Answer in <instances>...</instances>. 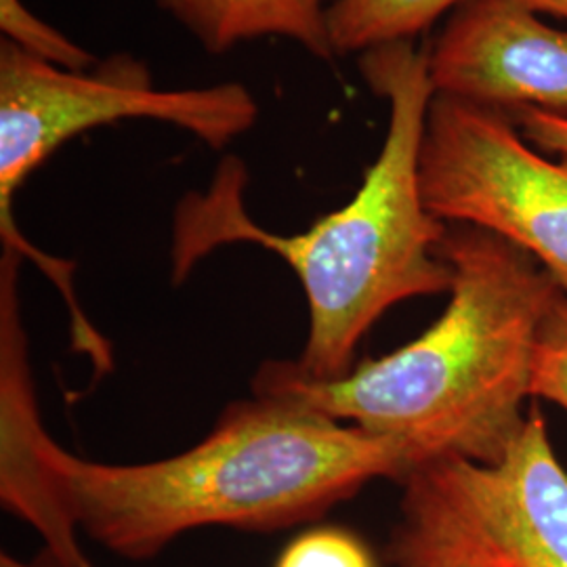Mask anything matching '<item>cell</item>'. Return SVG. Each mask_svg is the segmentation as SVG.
<instances>
[{"mask_svg":"<svg viewBox=\"0 0 567 567\" xmlns=\"http://www.w3.org/2000/svg\"><path fill=\"white\" fill-rule=\"evenodd\" d=\"M423 461L400 440L259 395L227 405L182 454L137 465L86 461L42 425L21 309H0V498L39 532L53 566L95 567L79 532L147 561L200 527L311 524L372 480L402 482Z\"/></svg>","mask_w":567,"mask_h":567,"instance_id":"cell-1","label":"cell"},{"mask_svg":"<svg viewBox=\"0 0 567 567\" xmlns=\"http://www.w3.org/2000/svg\"><path fill=\"white\" fill-rule=\"evenodd\" d=\"M360 72L389 103V126L360 189L339 210L303 234H274L248 215L246 166L227 156L208 187L185 194L173 217L171 274L177 286L229 244H257L292 267L307 297L309 334L301 355L286 365L307 381L347 377L358 344L391 307L450 292L454 280L440 257L447 224L426 208L421 189V145L435 97L426 51L412 42L383 44L360 55Z\"/></svg>","mask_w":567,"mask_h":567,"instance_id":"cell-2","label":"cell"},{"mask_svg":"<svg viewBox=\"0 0 567 567\" xmlns=\"http://www.w3.org/2000/svg\"><path fill=\"white\" fill-rule=\"evenodd\" d=\"M532 398L567 412V295L555 303L540 328L532 362Z\"/></svg>","mask_w":567,"mask_h":567,"instance_id":"cell-11","label":"cell"},{"mask_svg":"<svg viewBox=\"0 0 567 567\" xmlns=\"http://www.w3.org/2000/svg\"><path fill=\"white\" fill-rule=\"evenodd\" d=\"M440 257L454 274L450 303L421 337L324 383L269 360L252 395L400 440L425 461L501 463L526 425L540 328L566 292L524 248L475 225L447 224Z\"/></svg>","mask_w":567,"mask_h":567,"instance_id":"cell-3","label":"cell"},{"mask_svg":"<svg viewBox=\"0 0 567 567\" xmlns=\"http://www.w3.org/2000/svg\"><path fill=\"white\" fill-rule=\"evenodd\" d=\"M400 484L393 567H567V471L536 408L501 463L435 456Z\"/></svg>","mask_w":567,"mask_h":567,"instance_id":"cell-5","label":"cell"},{"mask_svg":"<svg viewBox=\"0 0 567 567\" xmlns=\"http://www.w3.org/2000/svg\"><path fill=\"white\" fill-rule=\"evenodd\" d=\"M147 118L185 128L213 150L238 140L259 105L238 82L200 89H156L143 61L116 55L86 72L61 70L0 42V240L55 284L72 261L51 257L21 234L13 203L32 171L82 133L112 122Z\"/></svg>","mask_w":567,"mask_h":567,"instance_id":"cell-4","label":"cell"},{"mask_svg":"<svg viewBox=\"0 0 567 567\" xmlns=\"http://www.w3.org/2000/svg\"><path fill=\"white\" fill-rule=\"evenodd\" d=\"M465 0H334L326 9L328 41L334 58L412 42L431 23Z\"/></svg>","mask_w":567,"mask_h":567,"instance_id":"cell-9","label":"cell"},{"mask_svg":"<svg viewBox=\"0 0 567 567\" xmlns=\"http://www.w3.org/2000/svg\"><path fill=\"white\" fill-rule=\"evenodd\" d=\"M0 567H58L51 561H21L11 553H2L0 555Z\"/></svg>","mask_w":567,"mask_h":567,"instance_id":"cell-15","label":"cell"},{"mask_svg":"<svg viewBox=\"0 0 567 567\" xmlns=\"http://www.w3.org/2000/svg\"><path fill=\"white\" fill-rule=\"evenodd\" d=\"M536 13H548L567 21V0H524Z\"/></svg>","mask_w":567,"mask_h":567,"instance_id":"cell-14","label":"cell"},{"mask_svg":"<svg viewBox=\"0 0 567 567\" xmlns=\"http://www.w3.org/2000/svg\"><path fill=\"white\" fill-rule=\"evenodd\" d=\"M435 95L513 114L567 112V32L524 0H465L426 51Z\"/></svg>","mask_w":567,"mask_h":567,"instance_id":"cell-7","label":"cell"},{"mask_svg":"<svg viewBox=\"0 0 567 567\" xmlns=\"http://www.w3.org/2000/svg\"><path fill=\"white\" fill-rule=\"evenodd\" d=\"M419 171L435 217L517 244L567 295V156L547 158L505 112L435 95Z\"/></svg>","mask_w":567,"mask_h":567,"instance_id":"cell-6","label":"cell"},{"mask_svg":"<svg viewBox=\"0 0 567 567\" xmlns=\"http://www.w3.org/2000/svg\"><path fill=\"white\" fill-rule=\"evenodd\" d=\"M508 116L534 147L540 152L567 156V112L524 107Z\"/></svg>","mask_w":567,"mask_h":567,"instance_id":"cell-13","label":"cell"},{"mask_svg":"<svg viewBox=\"0 0 567 567\" xmlns=\"http://www.w3.org/2000/svg\"><path fill=\"white\" fill-rule=\"evenodd\" d=\"M183 23L208 53H225L238 42L284 37L318 60L332 61L324 0H156Z\"/></svg>","mask_w":567,"mask_h":567,"instance_id":"cell-8","label":"cell"},{"mask_svg":"<svg viewBox=\"0 0 567 567\" xmlns=\"http://www.w3.org/2000/svg\"><path fill=\"white\" fill-rule=\"evenodd\" d=\"M0 30L4 41L23 53L70 72H86L97 60L60 30L37 18L21 0H0Z\"/></svg>","mask_w":567,"mask_h":567,"instance_id":"cell-10","label":"cell"},{"mask_svg":"<svg viewBox=\"0 0 567 567\" xmlns=\"http://www.w3.org/2000/svg\"><path fill=\"white\" fill-rule=\"evenodd\" d=\"M276 567H377L360 538L341 527H313L284 548Z\"/></svg>","mask_w":567,"mask_h":567,"instance_id":"cell-12","label":"cell"}]
</instances>
